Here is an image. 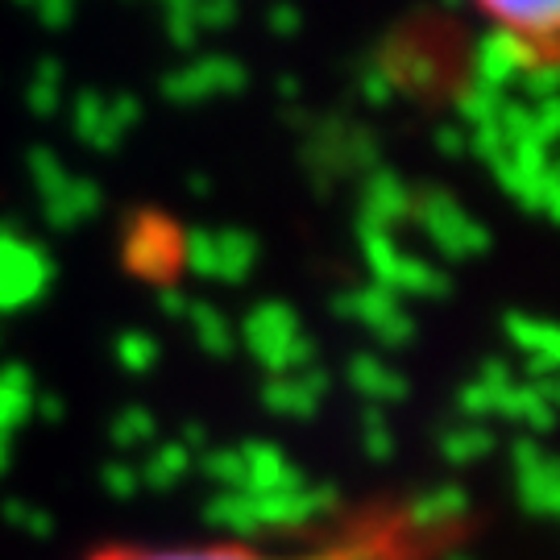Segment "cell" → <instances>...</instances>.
<instances>
[{
    "label": "cell",
    "instance_id": "ffe728a7",
    "mask_svg": "<svg viewBox=\"0 0 560 560\" xmlns=\"http://www.w3.org/2000/svg\"><path fill=\"white\" fill-rule=\"evenodd\" d=\"M490 432L481 428V423H474V428H460V432H453V436H444V453L457 460V465H465V460H478L490 453Z\"/></svg>",
    "mask_w": 560,
    "mask_h": 560
},
{
    "label": "cell",
    "instance_id": "8fae6325",
    "mask_svg": "<svg viewBox=\"0 0 560 560\" xmlns=\"http://www.w3.org/2000/svg\"><path fill=\"white\" fill-rule=\"evenodd\" d=\"M349 316L374 332L378 340H390V345H402L411 337V320H407V307H402L395 295H386L382 287H365L358 295H349Z\"/></svg>",
    "mask_w": 560,
    "mask_h": 560
},
{
    "label": "cell",
    "instance_id": "6da1fadb",
    "mask_svg": "<svg viewBox=\"0 0 560 560\" xmlns=\"http://www.w3.org/2000/svg\"><path fill=\"white\" fill-rule=\"evenodd\" d=\"M457 494L423 499L411 511H395L378 523H365L353 536L316 544L303 552H266L245 544H196V548H113L96 560H416L444 532V520L457 511Z\"/></svg>",
    "mask_w": 560,
    "mask_h": 560
},
{
    "label": "cell",
    "instance_id": "30bf717a",
    "mask_svg": "<svg viewBox=\"0 0 560 560\" xmlns=\"http://www.w3.org/2000/svg\"><path fill=\"white\" fill-rule=\"evenodd\" d=\"M411 208H416V187H407L395 171H378L361 187V229L395 233V224L411 221Z\"/></svg>",
    "mask_w": 560,
    "mask_h": 560
},
{
    "label": "cell",
    "instance_id": "44dd1931",
    "mask_svg": "<svg viewBox=\"0 0 560 560\" xmlns=\"http://www.w3.org/2000/svg\"><path fill=\"white\" fill-rule=\"evenodd\" d=\"M113 436L120 444H145L150 436H159V420L150 416V411H141V407H129V411H120L117 423H113Z\"/></svg>",
    "mask_w": 560,
    "mask_h": 560
},
{
    "label": "cell",
    "instance_id": "9a60e30c",
    "mask_svg": "<svg viewBox=\"0 0 560 560\" xmlns=\"http://www.w3.org/2000/svg\"><path fill=\"white\" fill-rule=\"evenodd\" d=\"M349 386L370 402H399L407 395V378H402L395 365H386L378 358L349 361Z\"/></svg>",
    "mask_w": 560,
    "mask_h": 560
},
{
    "label": "cell",
    "instance_id": "277c9868",
    "mask_svg": "<svg viewBox=\"0 0 560 560\" xmlns=\"http://www.w3.org/2000/svg\"><path fill=\"white\" fill-rule=\"evenodd\" d=\"M361 245H365V261L374 270V287H382L395 300H432L444 291V275L436 266L416 258L411 249H402L395 233H378V229H361Z\"/></svg>",
    "mask_w": 560,
    "mask_h": 560
},
{
    "label": "cell",
    "instance_id": "8992f818",
    "mask_svg": "<svg viewBox=\"0 0 560 560\" xmlns=\"http://www.w3.org/2000/svg\"><path fill=\"white\" fill-rule=\"evenodd\" d=\"M50 275L55 266L38 241L0 229V312H21L38 303L50 287Z\"/></svg>",
    "mask_w": 560,
    "mask_h": 560
},
{
    "label": "cell",
    "instance_id": "7a4b0ae2",
    "mask_svg": "<svg viewBox=\"0 0 560 560\" xmlns=\"http://www.w3.org/2000/svg\"><path fill=\"white\" fill-rule=\"evenodd\" d=\"M481 21L490 25L481 67L486 88L499 92L511 75H557L560 71V0L552 4H486Z\"/></svg>",
    "mask_w": 560,
    "mask_h": 560
},
{
    "label": "cell",
    "instance_id": "5b68a950",
    "mask_svg": "<svg viewBox=\"0 0 560 560\" xmlns=\"http://www.w3.org/2000/svg\"><path fill=\"white\" fill-rule=\"evenodd\" d=\"M411 221L420 224L423 237L432 241L444 258H478L486 249V229L448 191H416Z\"/></svg>",
    "mask_w": 560,
    "mask_h": 560
},
{
    "label": "cell",
    "instance_id": "603a6c76",
    "mask_svg": "<svg viewBox=\"0 0 560 560\" xmlns=\"http://www.w3.org/2000/svg\"><path fill=\"white\" fill-rule=\"evenodd\" d=\"M4 515H9V523H18L21 532H30V536H46V527H50V520L42 511H30V506H9Z\"/></svg>",
    "mask_w": 560,
    "mask_h": 560
},
{
    "label": "cell",
    "instance_id": "d4e9b609",
    "mask_svg": "<svg viewBox=\"0 0 560 560\" xmlns=\"http://www.w3.org/2000/svg\"><path fill=\"white\" fill-rule=\"evenodd\" d=\"M4 465H9V436L0 432V469H4Z\"/></svg>",
    "mask_w": 560,
    "mask_h": 560
},
{
    "label": "cell",
    "instance_id": "ba28073f",
    "mask_svg": "<svg viewBox=\"0 0 560 560\" xmlns=\"http://www.w3.org/2000/svg\"><path fill=\"white\" fill-rule=\"evenodd\" d=\"M75 133L80 141L96 145V150H113L138 120V101L133 96H80L75 101Z\"/></svg>",
    "mask_w": 560,
    "mask_h": 560
},
{
    "label": "cell",
    "instance_id": "3957f363",
    "mask_svg": "<svg viewBox=\"0 0 560 560\" xmlns=\"http://www.w3.org/2000/svg\"><path fill=\"white\" fill-rule=\"evenodd\" d=\"M237 337L245 340V349L270 370V378H282V374H300V370H312V340L303 332L300 316L282 303H261L254 307L245 324L237 328Z\"/></svg>",
    "mask_w": 560,
    "mask_h": 560
},
{
    "label": "cell",
    "instance_id": "7402d4cb",
    "mask_svg": "<svg viewBox=\"0 0 560 560\" xmlns=\"http://www.w3.org/2000/svg\"><path fill=\"white\" fill-rule=\"evenodd\" d=\"M104 486H108V494H113V499L129 502L141 490L138 465H108V469H104Z\"/></svg>",
    "mask_w": 560,
    "mask_h": 560
},
{
    "label": "cell",
    "instance_id": "ac0fdd59",
    "mask_svg": "<svg viewBox=\"0 0 560 560\" xmlns=\"http://www.w3.org/2000/svg\"><path fill=\"white\" fill-rule=\"evenodd\" d=\"M59 104H62V67L59 62H42L38 71H34V80H30V108L42 113V117H50Z\"/></svg>",
    "mask_w": 560,
    "mask_h": 560
},
{
    "label": "cell",
    "instance_id": "9c48e42d",
    "mask_svg": "<svg viewBox=\"0 0 560 560\" xmlns=\"http://www.w3.org/2000/svg\"><path fill=\"white\" fill-rule=\"evenodd\" d=\"M245 83V71H241L237 59H203L191 62V67H179L175 75H166L162 88L166 96L179 104H196L208 101V96H229Z\"/></svg>",
    "mask_w": 560,
    "mask_h": 560
},
{
    "label": "cell",
    "instance_id": "7c38bea8",
    "mask_svg": "<svg viewBox=\"0 0 560 560\" xmlns=\"http://www.w3.org/2000/svg\"><path fill=\"white\" fill-rule=\"evenodd\" d=\"M96 208H101L96 183L75 179V175H62L50 191H42V212H46V221L55 224V229H75V224L88 221Z\"/></svg>",
    "mask_w": 560,
    "mask_h": 560
},
{
    "label": "cell",
    "instance_id": "e0dca14e",
    "mask_svg": "<svg viewBox=\"0 0 560 560\" xmlns=\"http://www.w3.org/2000/svg\"><path fill=\"white\" fill-rule=\"evenodd\" d=\"M187 469H191V453H187V444H162L159 453L145 460V465H138V478H141V486L171 490Z\"/></svg>",
    "mask_w": 560,
    "mask_h": 560
},
{
    "label": "cell",
    "instance_id": "52a82bcc",
    "mask_svg": "<svg viewBox=\"0 0 560 560\" xmlns=\"http://www.w3.org/2000/svg\"><path fill=\"white\" fill-rule=\"evenodd\" d=\"M183 266H191L200 279L241 282L258 266V245L241 229H200L183 237Z\"/></svg>",
    "mask_w": 560,
    "mask_h": 560
},
{
    "label": "cell",
    "instance_id": "4fadbf2b",
    "mask_svg": "<svg viewBox=\"0 0 560 560\" xmlns=\"http://www.w3.org/2000/svg\"><path fill=\"white\" fill-rule=\"evenodd\" d=\"M266 407L275 416H291V420H303L312 416L324 402V378L316 370H300V374H282V378L266 382Z\"/></svg>",
    "mask_w": 560,
    "mask_h": 560
},
{
    "label": "cell",
    "instance_id": "5bb4252c",
    "mask_svg": "<svg viewBox=\"0 0 560 560\" xmlns=\"http://www.w3.org/2000/svg\"><path fill=\"white\" fill-rule=\"evenodd\" d=\"M38 407V386L25 365H0V432H18Z\"/></svg>",
    "mask_w": 560,
    "mask_h": 560
},
{
    "label": "cell",
    "instance_id": "cb8c5ba5",
    "mask_svg": "<svg viewBox=\"0 0 560 560\" xmlns=\"http://www.w3.org/2000/svg\"><path fill=\"white\" fill-rule=\"evenodd\" d=\"M38 18L46 21V25H67V21H71V9H67V4H59V9L46 4V9H38Z\"/></svg>",
    "mask_w": 560,
    "mask_h": 560
},
{
    "label": "cell",
    "instance_id": "2e32d148",
    "mask_svg": "<svg viewBox=\"0 0 560 560\" xmlns=\"http://www.w3.org/2000/svg\"><path fill=\"white\" fill-rule=\"evenodd\" d=\"M183 320H187V328L196 332V340H200L208 353H229L233 349V340H237V328H233V320L224 316L217 303H208V300H187L183 303V312H179Z\"/></svg>",
    "mask_w": 560,
    "mask_h": 560
},
{
    "label": "cell",
    "instance_id": "d6986e66",
    "mask_svg": "<svg viewBox=\"0 0 560 560\" xmlns=\"http://www.w3.org/2000/svg\"><path fill=\"white\" fill-rule=\"evenodd\" d=\"M117 361L129 374H145V370L159 361V340L150 337V332H120Z\"/></svg>",
    "mask_w": 560,
    "mask_h": 560
}]
</instances>
